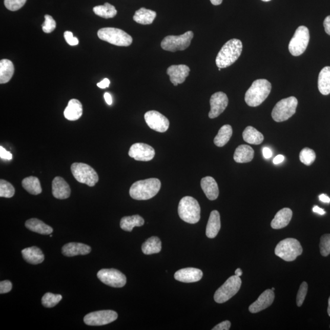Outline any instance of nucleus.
<instances>
[{
  "instance_id": "1",
  "label": "nucleus",
  "mask_w": 330,
  "mask_h": 330,
  "mask_svg": "<svg viewBox=\"0 0 330 330\" xmlns=\"http://www.w3.org/2000/svg\"><path fill=\"white\" fill-rule=\"evenodd\" d=\"M243 45L239 39H233L224 44L216 58L218 68H226L233 65L242 53Z\"/></svg>"
},
{
  "instance_id": "2",
  "label": "nucleus",
  "mask_w": 330,
  "mask_h": 330,
  "mask_svg": "<svg viewBox=\"0 0 330 330\" xmlns=\"http://www.w3.org/2000/svg\"><path fill=\"white\" fill-rule=\"evenodd\" d=\"M161 188L159 179L151 178L139 180L130 189V195L133 199L142 201L150 199L157 194Z\"/></svg>"
},
{
  "instance_id": "3",
  "label": "nucleus",
  "mask_w": 330,
  "mask_h": 330,
  "mask_svg": "<svg viewBox=\"0 0 330 330\" xmlns=\"http://www.w3.org/2000/svg\"><path fill=\"white\" fill-rule=\"evenodd\" d=\"M272 90V85L265 79L254 81L245 94V100L248 106L256 107L260 106L267 98Z\"/></svg>"
},
{
  "instance_id": "4",
  "label": "nucleus",
  "mask_w": 330,
  "mask_h": 330,
  "mask_svg": "<svg viewBox=\"0 0 330 330\" xmlns=\"http://www.w3.org/2000/svg\"><path fill=\"white\" fill-rule=\"evenodd\" d=\"M178 214L180 218L186 223H197L201 218V208L197 200L191 196H185L179 202Z\"/></svg>"
},
{
  "instance_id": "5",
  "label": "nucleus",
  "mask_w": 330,
  "mask_h": 330,
  "mask_svg": "<svg viewBox=\"0 0 330 330\" xmlns=\"http://www.w3.org/2000/svg\"><path fill=\"white\" fill-rule=\"evenodd\" d=\"M303 253V248L299 241L293 238H288L279 242L275 248V255L285 261L296 260Z\"/></svg>"
},
{
  "instance_id": "6",
  "label": "nucleus",
  "mask_w": 330,
  "mask_h": 330,
  "mask_svg": "<svg viewBox=\"0 0 330 330\" xmlns=\"http://www.w3.org/2000/svg\"><path fill=\"white\" fill-rule=\"evenodd\" d=\"M97 36L101 40L113 45L120 47L131 46L132 37L125 31L116 28H104L98 31Z\"/></svg>"
},
{
  "instance_id": "7",
  "label": "nucleus",
  "mask_w": 330,
  "mask_h": 330,
  "mask_svg": "<svg viewBox=\"0 0 330 330\" xmlns=\"http://www.w3.org/2000/svg\"><path fill=\"white\" fill-rule=\"evenodd\" d=\"M297 106L298 100L293 96L279 101L272 110V118L277 122L288 120L296 113Z\"/></svg>"
},
{
  "instance_id": "8",
  "label": "nucleus",
  "mask_w": 330,
  "mask_h": 330,
  "mask_svg": "<svg viewBox=\"0 0 330 330\" xmlns=\"http://www.w3.org/2000/svg\"><path fill=\"white\" fill-rule=\"evenodd\" d=\"M242 280L236 275L232 276L215 292L214 300L218 303H223L233 297L239 291Z\"/></svg>"
},
{
  "instance_id": "9",
  "label": "nucleus",
  "mask_w": 330,
  "mask_h": 330,
  "mask_svg": "<svg viewBox=\"0 0 330 330\" xmlns=\"http://www.w3.org/2000/svg\"><path fill=\"white\" fill-rule=\"evenodd\" d=\"M73 176L78 182L94 187L99 181V176L93 168L84 163H74L71 165Z\"/></svg>"
},
{
  "instance_id": "10",
  "label": "nucleus",
  "mask_w": 330,
  "mask_h": 330,
  "mask_svg": "<svg viewBox=\"0 0 330 330\" xmlns=\"http://www.w3.org/2000/svg\"><path fill=\"white\" fill-rule=\"evenodd\" d=\"M193 36L194 34L191 31L179 36H168L161 41V48L171 52L183 51L190 46Z\"/></svg>"
},
{
  "instance_id": "11",
  "label": "nucleus",
  "mask_w": 330,
  "mask_h": 330,
  "mask_svg": "<svg viewBox=\"0 0 330 330\" xmlns=\"http://www.w3.org/2000/svg\"><path fill=\"white\" fill-rule=\"evenodd\" d=\"M310 37L308 28L304 26L298 27L288 44L291 55L294 56L302 55L308 46Z\"/></svg>"
},
{
  "instance_id": "12",
  "label": "nucleus",
  "mask_w": 330,
  "mask_h": 330,
  "mask_svg": "<svg viewBox=\"0 0 330 330\" xmlns=\"http://www.w3.org/2000/svg\"><path fill=\"white\" fill-rule=\"evenodd\" d=\"M97 276L100 281L110 287H122L127 282L126 276L116 269H101Z\"/></svg>"
},
{
  "instance_id": "13",
  "label": "nucleus",
  "mask_w": 330,
  "mask_h": 330,
  "mask_svg": "<svg viewBox=\"0 0 330 330\" xmlns=\"http://www.w3.org/2000/svg\"><path fill=\"white\" fill-rule=\"evenodd\" d=\"M117 316V314L112 310L99 311L86 315L84 322L90 326H102L115 321Z\"/></svg>"
},
{
  "instance_id": "14",
  "label": "nucleus",
  "mask_w": 330,
  "mask_h": 330,
  "mask_svg": "<svg viewBox=\"0 0 330 330\" xmlns=\"http://www.w3.org/2000/svg\"><path fill=\"white\" fill-rule=\"evenodd\" d=\"M145 119L149 128L155 131L163 133L169 128V120L157 111H149L146 113Z\"/></svg>"
},
{
  "instance_id": "15",
  "label": "nucleus",
  "mask_w": 330,
  "mask_h": 330,
  "mask_svg": "<svg viewBox=\"0 0 330 330\" xmlns=\"http://www.w3.org/2000/svg\"><path fill=\"white\" fill-rule=\"evenodd\" d=\"M155 154V152L153 148L141 142L133 144L129 151V156L137 161H150L153 159Z\"/></svg>"
},
{
  "instance_id": "16",
  "label": "nucleus",
  "mask_w": 330,
  "mask_h": 330,
  "mask_svg": "<svg viewBox=\"0 0 330 330\" xmlns=\"http://www.w3.org/2000/svg\"><path fill=\"white\" fill-rule=\"evenodd\" d=\"M228 103V97L223 92H217L212 95L210 100L211 111L209 113V117L214 119L220 116L226 109Z\"/></svg>"
},
{
  "instance_id": "17",
  "label": "nucleus",
  "mask_w": 330,
  "mask_h": 330,
  "mask_svg": "<svg viewBox=\"0 0 330 330\" xmlns=\"http://www.w3.org/2000/svg\"><path fill=\"white\" fill-rule=\"evenodd\" d=\"M190 71L189 67L186 65H172L168 68L167 74L170 76L171 82L176 87L185 81Z\"/></svg>"
},
{
  "instance_id": "18",
  "label": "nucleus",
  "mask_w": 330,
  "mask_h": 330,
  "mask_svg": "<svg viewBox=\"0 0 330 330\" xmlns=\"http://www.w3.org/2000/svg\"><path fill=\"white\" fill-rule=\"evenodd\" d=\"M275 299L274 292L272 290H266L261 294L258 300L251 304L249 311L252 313H258L267 308L274 302Z\"/></svg>"
},
{
  "instance_id": "19",
  "label": "nucleus",
  "mask_w": 330,
  "mask_h": 330,
  "mask_svg": "<svg viewBox=\"0 0 330 330\" xmlns=\"http://www.w3.org/2000/svg\"><path fill=\"white\" fill-rule=\"evenodd\" d=\"M203 273L201 270L195 268H185L179 270L174 274V278L176 280L190 283L197 282L201 280Z\"/></svg>"
},
{
  "instance_id": "20",
  "label": "nucleus",
  "mask_w": 330,
  "mask_h": 330,
  "mask_svg": "<svg viewBox=\"0 0 330 330\" xmlns=\"http://www.w3.org/2000/svg\"><path fill=\"white\" fill-rule=\"evenodd\" d=\"M71 190L69 184L61 177L57 176L52 182V193L54 197L59 199L68 198Z\"/></svg>"
},
{
  "instance_id": "21",
  "label": "nucleus",
  "mask_w": 330,
  "mask_h": 330,
  "mask_svg": "<svg viewBox=\"0 0 330 330\" xmlns=\"http://www.w3.org/2000/svg\"><path fill=\"white\" fill-rule=\"evenodd\" d=\"M91 252L90 246L81 243H69L62 248L63 255L73 257L78 255H87Z\"/></svg>"
},
{
  "instance_id": "22",
  "label": "nucleus",
  "mask_w": 330,
  "mask_h": 330,
  "mask_svg": "<svg viewBox=\"0 0 330 330\" xmlns=\"http://www.w3.org/2000/svg\"><path fill=\"white\" fill-rule=\"evenodd\" d=\"M293 211L290 208H283L277 212L271 223V226L274 230H280L290 224Z\"/></svg>"
},
{
  "instance_id": "23",
  "label": "nucleus",
  "mask_w": 330,
  "mask_h": 330,
  "mask_svg": "<svg viewBox=\"0 0 330 330\" xmlns=\"http://www.w3.org/2000/svg\"><path fill=\"white\" fill-rule=\"evenodd\" d=\"M201 186L203 192L211 201L217 199L219 195V189L217 182L213 177L207 176L202 178Z\"/></svg>"
},
{
  "instance_id": "24",
  "label": "nucleus",
  "mask_w": 330,
  "mask_h": 330,
  "mask_svg": "<svg viewBox=\"0 0 330 330\" xmlns=\"http://www.w3.org/2000/svg\"><path fill=\"white\" fill-rule=\"evenodd\" d=\"M22 254L25 261L30 264H39L44 260L42 251L37 246L27 248L22 251Z\"/></svg>"
},
{
  "instance_id": "25",
  "label": "nucleus",
  "mask_w": 330,
  "mask_h": 330,
  "mask_svg": "<svg viewBox=\"0 0 330 330\" xmlns=\"http://www.w3.org/2000/svg\"><path fill=\"white\" fill-rule=\"evenodd\" d=\"M255 151L249 145H242L238 147L234 154L235 161L239 163H249L253 159Z\"/></svg>"
},
{
  "instance_id": "26",
  "label": "nucleus",
  "mask_w": 330,
  "mask_h": 330,
  "mask_svg": "<svg viewBox=\"0 0 330 330\" xmlns=\"http://www.w3.org/2000/svg\"><path fill=\"white\" fill-rule=\"evenodd\" d=\"M220 228V213L217 211H213L211 213L207 227H206V236L210 239H214L217 236Z\"/></svg>"
},
{
  "instance_id": "27",
  "label": "nucleus",
  "mask_w": 330,
  "mask_h": 330,
  "mask_svg": "<svg viewBox=\"0 0 330 330\" xmlns=\"http://www.w3.org/2000/svg\"><path fill=\"white\" fill-rule=\"evenodd\" d=\"M82 114V107L80 101L74 99L70 100L64 112L66 118L74 121L80 119Z\"/></svg>"
},
{
  "instance_id": "28",
  "label": "nucleus",
  "mask_w": 330,
  "mask_h": 330,
  "mask_svg": "<svg viewBox=\"0 0 330 330\" xmlns=\"http://www.w3.org/2000/svg\"><path fill=\"white\" fill-rule=\"evenodd\" d=\"M25 226L31 231L43 235H50L53 231L52 227L37 218H31L27 220Z\"/></svg>"
},
{
  "instance_id": "29",
  "label": "nucleus",
  "mask_w": 330,
  "mask_h": 330,
  "mask_svg": "<svg viewBox=\"0 0 330 330\" xmlns=\"http://www.w3.org/2000/svg\"><path fill=\"white\" fill-rule=\"evenodd\" d=\"M156 15L155 11L141 8L135 12L133 20L139 24L150 25L153 23Z\"/></svg>"
},
{
  "instance_id": "30",
  "label": "nucleus",
  "mask_w": 330,
  "mask_h": 330,
  "mask_svg": "<svg viewBox=\"0 0 330 330\" xmlns=\"http://www.w3.org/2000/svg\"><path fill=\"white\" fill-rule=\"evenodd\" d=\"M14 72L13 63L9 59H2L0 61V82L5 84L10 81Z\"/></svg>"
},
{
  "instance_id": "31",
  "label": "nucleus",
  "mask_w": 330,
  "mask_h": 330,
  "mask_svg": "<svg viewBox=\"0 0 330 330\" xmlns=\"http://www.w3.org/2000/svg\"><path fill=\"white\" fill-rule=\"evenodd\" d=\"M319 90L323 95L330 94V67L326 66L320 71L318 78Z\"/></svg>"
},
{
  "instance_id": "32",
  "label": "nucleus",
  "mask_w": 330,
  "mask_h": 330,
  "mask_svg": "<svg viewBox=\"0 0 330 330\" xmlns=\"http://www.w3.org/2000/svg\"><path fill=\"white\" fill-rule=\"evenodd\" d=\"M244 141L251 145H259L264 141V135L252 126H248L243 132Z\"/></svg>"
},
{
  "instance_id": "33",
  "label": "nucleus",
  "mask_w": 330,
  "mask_h": 330,
  "mask_svg": "<svg viewBox=\"0 0 330 330\" xmlns=\"http://www.w3.org/2000/svg\"><path fill=\"white\" fill-rule=\"evenodd\" d=\"M145 224L144 219L139 215L125 217L120 222V226L125 231L131 232L133 228L140 227Z\"/></svg>"
},
{
  "instance_id": "34",
  "label": "nucleus",
  "mask_w": 330,
  "mask_h": 330,
  "mask_svg": "<svg viewBox=\"0 0 330 330\" xmlns=\"http://www.w3.org/2000/svg\"><path fill=\"white\" fill-rule=\"evenodd\" d=\"M22 184L24 189L31 195H39L43 192L39 180L36 177H26L22 180Z\"/></svg>"
},
{
  "instance_id": "35",
  "label": "nucleus",
  "mask_w": 330,
  "mask_h": 330,
  "mask_svg": "<svg viewBox=\"0 0 330 330\" xmlns=\"http://www.w3.org/2000/svg\"><path fill=\"white\" fill-rule=\"evenodd\" d=\"M161 250V242L157 237L149 238L142 245V252L147 255L160 253Z\"/></svg>"
},
{
  "instance_id": "36",
  "label": "nucleus",
  "mask_w": 330,
  "mask_h": 330,
  "mask_svg": "<svg viewBox=\"0 0 330 330\" xmlns=\"http://www.w3.org/2000/svg\"><path fill=\"white\" fill-rule=\"evenodd\" d=\"M232 135H233V129L230 125L222 126L214 138L215 145L218 147H224L230 141Z\"/></svg>"
},
{
  "instance_id": "37",
  "label": "nucleus",
  "mask_w": 330,
  "mask_h": 330,
  "mask_svg": "<svg viewBox=\"0 0 330 330\" xmlns=\"http://www.w3.org/2000/svg\"><path fill=\"white\" fill-rule=\"evenodd\" d=\"M93 11L98 16L105 18H113L117 14L115 6L109 3H106L104 5L95 6Z\"/></svg>"
},
{
  "instance_id": "38",
  "label": "nucleus",
  "mask_w": 330,
  "mask_h": 330,
  "mask_svg": "<svg viewBox=\"0 0 330 330\" xmlns=\"http://www.w3.org/2000/svg\"><path fill=\"white\" fill-rule=\"evenodd\" d=\"M316 155L315 152L313 149L308 148H305L301 151L300 153V160L301 163L310 166L315 161Z\"/></svg>"
},
{
  "instance_id": "39",
  "label": "nucleus",
  "mask_w": 330,
  "mask_h": 330,
  "mask_svg": "<svg viewBox=\"0 0 330 330\" xmlns=\"http://www.w3.org/2000/svg\"><path fill=\"white\" fill-rule=\"evenodd\" d=\"M62 298L61 295L60 294L46 293L42 298L43 305L50 308L55 306L62 300Z\"/></svg>"
},
{
  "instance_id": "40",
  "label": "nucleus",
  "mask_w": 330,
  "mask_h": 330,
  "mask_svg": "<svg viewBox=\"0 0 330 330\" xmlns=\"http://www.w3.org/2000/svg\"><path fill=\"white\" fill-rule=\"evenodd\" d=\"M15 194V189L11 183L4 179L0 180V196L2 198H10Z\"/></svg>"
},
{
  "instance_id": "41",
  "label": "nucleus",
  "mask_w": 330,
  "mask_h": 330,
  "mask_svg": "<svg viewBox=\"0 0 330 330\" xmlns=\"http://www.w3.org/2000/svg\"><path fill=\"white\" fill-rule=\"evenodd\" d=\"M320 253L323 256H328L330 254V234L323 235L320 238Z\"/></svg>"
},
{
  "instance_id": "42",
  "label": "nucleus",
  "mask_w": 330,
  "mask_h": 330,
  "mask_svg": "<svg viewBox=\"0 0 330 330\" xmlns=\"http://www.w3.org/2000/svg\"><path fill=\"white\" fill-rule=\"evenodd\" d=\"M27 0H5L6 8L9 11H16L25 5Z\"/></svg>"
},
{
  "instance_id": "43",
  "label": "nucleus",
  "mask_w": 330,
  "mask_h": 330,
  "mask_svg": "<svg viewBox=\"0 0 330 330\" xmlns=\"http://www.w3.org/2000/svg\"><path fill=\"white\" fill-rule=\"evenodd\" d=\"M307 288H308V285H307L306 282H303L301 284L297 296V305L298 307L302 305L304 300L305 299L307 293Z\"/></svg>"
},
{
  "instance_id": "44",
  "label": "nucleus",
  "mask_w": 330,
  "mask_h": 330,
  "mask_svg": "<svg viewBox=\"0 0 330 330\" xmlns=\"http://www.w3.org/2000/svg\"><path fill=\"white\" fill-rule=\"evenodd\" d=\"M56 24L53 18L49 15H45V22L43 25V30L44 33H50L55 30Z\"/></svg>"
},
{
  "instance_id": "45",
  "label": "nucleus",
  "mask_w": 330,
  "mask_h": 330,
  "mask_svg": "<svg viewBox=\"0 0 330 330\" xmlns=\"http://www.w3.org/2000/svg\"><path fill=\"white\" fill-rule=\"evenodd\" d=\"M65 40L69 45L71 46H77L79 41L77 37L73 36V33L71 31H66L64 34Z\"/></svg>"
},
{
  "instance_id": "46",
  "label": "nucleus",
  "mask_w": 330,
  "mask_h": 330,
  "mask_svg": "<svg viewBox=\"0 0 330 330\" xmlns=\"http://www.w3.org/2000/svg\"><path fill=\"white\" fill-rule=\"evenodd\" d=\"M12 284L11 281L8 280L3 281L0 282V294H6L9 293L12 290Z\"/></svg>"
},
{
  "instance_id": "47",
  "label": "nucleus",
  "mask_w": 330,
  "mask_h": 330,
  "mask_svg": "<svg viewBox=\"0 0 330 330\" xmlns=\"http://www.w3.org/2000/svg\"><path fill=\"white\" fill-rule=\"evenodd\" d=\"M0 157L2 159L11 160L12 159V154L10 152L6 151L3 147H0Z\"/></svg>"
},
{
  "instance_id": "48",
  "label": "nucleus",
  "mask_w": 330,
  "mask_h": 330,
  "mask_svg": "<svg viewBox=\"0 0 330 330\" xmlns=\"http://www.w3.org/2000/svg\"><path fill=\"white\" fill-rule=\"evenodd\" d=\"M231 323L228 320L222 322L217 325H216L212 330H229L230 329Z\"/></svg>"
},
{
  "instance_id": "49",
  "label": "nucleus",
  "mask_w": 330,
  "mask_h": 330,
  "mask_svg": "<svg viewBox=\"0 0 330 330\" xmlns=\"http://www.w3.org/2000/svg\"><path fill=\"white\" fill-rule=\"evenodd\" d=\"M110 81L109 79L104 78V80L99 82H98L97 86L101 89L107 88L109 87Z\"/></svg>"
},
{
  "instance_id": "50",
  "label": "nucleus",
  "mask_w": 330,
  "mask_h": 330,
  "mask_svg": "<svg viewBox=\"0 0 330 330\" xmlns=\"http://www.w3.org/2000/svg\"><path fill=\"white\" fill-rule=\"evenodd\" d=\"M323 26H324L326 34L330 36V15L325 18L324 22H323Z\"/></svg>"
},
{
  "instance_id": "51",
  "label": "nucleus",
  "mask_w": 330,
  "mask_h": 330,
  "mask_svg": "<svg viewBox=\"0 0 330 330\" xmlns=\"http://www.w3.org/2000/svg\"><path fill=\"white\" fill-rule=\"evenodd\" d=\"M263 155L265 159H269V158H271L273 155L272 151L271 149L269 148H263Z\"/></svg>"
},
{
  "instance_id": "52",
  "label": "nucleus",
  "mask_w": 330,
  "mask_h": 330,
  "mask_svg": "<svg viewBox=\"0 0 330 330\" xmlns=\"http://www.w3.org/2000/svg\"><path fill=\"white\" fill-rule=\"evenodd\" d=\"M284 160V157L282 155H278L276 156L273 160V162L275 164H278L282 162Z\"/></svg>"
},
{
  "instance_id": "53",
  "label": "nucleus",
  "mask_w": 330,
  "mask_h": 330,
  "mask_svg": "<svg viewBox=\"0 0 330 330\" xmlns=\"http://www.w3.org/2000/svg\"><path fill=\"white\" fill-rule=\"evenodd\" d=\"M313 211L314 212H315V213L316 214H318L321 215H323L326 214V212L323 210V209L320 208L317 205L314 206V207L313 208Z\"/></svg>"
},
{
  "instance_id": "54",
  "label": "nucleus",
  "mask_w": 330,
  "mask_h": 330,
  "mask_svg": "<svg viewBox=\"0 0 330 330\" xmlns=\"http://www.w3.org/2000/svg\"><path fill=\"white\" fill-rule=\"evenodd\" d=\"M104 98H105V100H106V102L108 105H109V106H111V105L112 104V102H113L112 97V96H111V95L110 93H105Z\"/></svg>"
},
{
  "instance_id": "55",
  "label": "nucleus",
  "mask_w": 330,
  "mask_h": 330,
  "mask_svg": "<svg viewBox=\"0 0 330 330\" xmlns=\"http://www.w3.org/2000/svg\"><path fill=\"white\" fill-rule=\"evenodd\" d=\"M319 198L320 201H322L324 203H329L330 202V198L328 197V196H326L325 194H322L320 195L319 196Z\"/></svg>"
},
{
  "instance_id": "56",
  "label": "nucleus",
  "mask_w": 330,
  "mask_h": 330,
  "mask_svg": "<svg viewBox=\"0 0 330 330\" xmlns=\"http://www.w3.org/2000/svg\"><path fill=\"white\" fill-rule=\"evenodd\" d=\"M210 1L212 3V5L217 6L221 5L222 2H223V0H210Z\"/></svg>"
},
{
  "instance_id": "57",
  "label": "nucleus",
  "mask_w": 330,
  "mask_h": 330,
  "mask_svg": "<svg viewBox=\"0 0 330 330\" xmlns=\"http://www.w3.org/2000/svg\"><path fill=\"white\" fill-rule=\"evenodd\" d=\"M242 274L243 272L242 271V270H241L240 269H237L236 272H235V275L237 276V277H240L242 275Z\"/></svg>"
},
{
  "instance_id": "58",
  "label": "nucleus",
  "mask_w": 330,
  "mask_h": 330,
  "mask_svg": "<svg viewBox=\"0 0 330 330\" xmlns=\"http://www.w3.org/2000/svg\"><path fill=\"white\" fill-rule=\"evenodd\" d=\"M327 312H328V315L330 317V297L328 299V307Z\"/></svg>"
},
{
  "instance_id": "59",
  "label": "nucleus",
  "mask_w": 330,
  "mask_h": 330,
  "mask_svg": "<svg viewBox=\"0 0 330 330\" xmlns=\"http://www.w3.org/2000/svg\"><path fill=\"white\" fill-rule=\"evenodd\" d=\"M262 1L265 2H268L271 1V0H262Z\"/></svg>"
},
{
  "instance_id": "60",
  "label": "nucleus",
  "mask_w": 330,
  "mask_h": 330,
  "mask_svg": "<svg viewBox=\"0 0 330 330\" xmlns=\"http://www.w3.org/2000/svg\"><path fill=\"white\" fill-rule=\"evenodd\" d=\"M272 290L273 291H275V288H274V287L272 288Z\"/></svg>"
},
{
  "instance_id": "61",
  "label": "nucleus",
  "mask_w": 330,
  "mask_h": 330,
  "mask_svg": "<svg viewBox=\"0 0 330 330\" xmlns=\"http://www.w3.org/2000/svg\"><path fill=\"white\" fill-rule=\"evenodd\" d=\"M50 237H52V235H50Z\"/></svg>"
},
{
  "instance_id": "62",
  "label": "nucleus",
  "mask_w": 330,
  "mask_h": 330,
  "mask_svg": "<svg viewBox=\"0 0 330 330\" xmlns=\"http://www.w3.org/2000/svg\"><path fill=\"white\" fill-rule=\"evenodd\" d=\"M219 71H221V68H218Z\"/></svg>"
}]
</instances>
